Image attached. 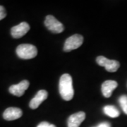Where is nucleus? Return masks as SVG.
Listing matches in <instances>:
<instances>
[{"instance_id": "obj_13", "label": "nucleus", "mask_w": 127, "mask_h": 127, "mask_svg": "<svg viewBox=\"0 0 127 127\" xmlns=\"http://www.w3.org/2000/svg\"><path fill=\"white\" fill-rule=\"evenodd\" d=\"M119 102L124 112L127 114V95H122L119 97Z\"/></svg>"}, {"instance_id": "obj_12", "label": "nucleus", "mask_w": 127, "mask_h": 127, "mask_svg": "<svg viewBox=\"0 0 127 127\" xmlns=\"http://www.w3.org/2000/svg\"><path fill=\"white\" fill-rule=\"evenodd\" d=\"M103 112L106 115L109 116V117H112V118L118 117L120 114V112H119L118 109L113 105L104 106V108H103Z\"/></svg>"}, {"instance_id": "obj_5", "label": "nucleus", "mask_w": 127, "mask_h": 127, "mask_svg": "<svg viewBox=\"0 0 127 127\" xmlns=\"http://www.w3.org/2000/svg\"><path fill=\"white\" fill-rule=\"evenodd\" d=\"M45 26L50 31L54 33H60L64 30L63 24L60 23L58 20H57L52 15H48L46 16Z\"/></svg>"}, {"instance_id": "obj_1", "label": "nucleus", "mask_w": 127, "mask_h": 127, "mask_svg": "<svg viewBox=\"0 0 127 127\" xmlns=\"http://www.w3.org/2000/svg\"><path fill=\"white\" fill-rule=\"evenodd\" d=\"M59 93L62 97L66 101H69L73 98L74 91L73 88V82L71 76L68 74H63L59 80Z\"/></svg>"}, {"instance_id": "obj_6", "label": "nucleus", "mask_w": 127, "mask_h": 127, "mask_svg": "<svg viewBox=\"0 0 127 127\" xmlns=\"http://www.w3.org/2000/svg\"><path fill=\"white\" fill-rule=\"evenodd\" d=\"M29 85H30L29 81H28L27 80L22 81L18 84L12 85L11 86H10L9 89V93L15 96L21 97L25 93V91L28 88Z\"/></svg>"}, {"instance_id": "obj_7", "label": "nucleus", "mask_w": 127, "mask_h": 127, "mask_svg": "<svg viewBox=\"0 0 127 127\" xmlns=\"http://www.w3.org/2000/svg\"><path fill=\"white\" fill-rule=\"evenodd\" d=\"M30 30V26L26 22H22L15 26L11 30V34L14 38H20L25 35Z\"/></svg>"}, {"instance_id": "obj_14", "label": "nucleus", "mask_w": 127, "mask_h": 127, "mask_svg": "<svg viewBox=\"0 0 127 127\" xmlns=\"http://www.w3.org/2000/svg\"><path fill=\"white\" fill-rule=\"evenodd\" d=\"M6 16V12L4 7L2 6H0V21L4 19Z\"/></svg>"}, {"instance_id": "obj_15", "label": "nucleus", "mask_w": 127, "mask_h": 127, "mask_svg": "<svg viewBox=\"0 0 127 127\" xmlns=\"http://www.w3.org/2000/svg\"><path fill=\"white\" fill-rule=\"evenodd\" d=\"M37 127H56V126L54 124H51L47 122H42L40 124H39Z\"/></svg>"}, {"instance_id": "obj_8", "label": "nucleus", "mask_w": 127, "mask_h": 127, "mask_svg": "<svg viewBox=\"0 0 127 127\" xmlns=\"http://www.w3.org/2000/svg\"><path fill=\"white\" fill-rule=\"evenodd\" d=\"M48 93L45 90H40L37 93L36 95L31 100L29 106L32 109H37L40 104L47 98Z\"/></svg>"}, {"instance_id": "obj_4", "label": "nucleus", "mask_w": 127, "mask_h": 127, "mask_svg": "<svg viewBox=\"0 0 127 127\" xmlns=\"http://www.w3.org/2000/svg\"><path fill=\"white\" fill-rule=\"evenodd\" d=\"M96 62L100 66H104L106 71L109 72H115L118 70L120 66V64L118 61L116 60H110L107 59L103 56H99L97 57Z\"/></svg>"}, {"instance_id": "obj_16", "label": "nucleus", "mask_w": 127, "mask_h": 127, "mask_svg": "<svg viewBox=\"0 0 127 127\" xmlns=\"http://www.w3.org/2000/svg\"><path fill=\"white\" fill-rule=\"evenodd\" d=\"M97 127H111V126L108 122H102Z\"/></svg>"}, {"instance_id": "obj_2", "label": "nucleus", "mask_w": 127, "mask_h": 127, "mask_svg": "<svg viewBox=\"0 0 127 127\" xmlns=\"http://www.w3.org/2000/svg\"><path fill=\"white\" fill-rule=\"evenodd\" d=\"M16 54L22 59H31L35 57L37 55L36 47L31 44H21L16 48Z\"/></svg>"}, {"instance_id": "obj_3", "label": "nucleus", "mask_w": 127, "mask_h": 127, "mask_svg": "<svg viewBox=\"0 0 127 127\" xmlns=\"http://www.w3.org/2000/svg\"><path fill=\"white\" fill-rule=\"evenodd\" d=\"M83 42V37L81 35L75 34L68 37L65 41L64 45V50L65 52H71L73 50H76L81 47Z\"/></svg>"}, {"instance_id": "obj_9", "label": "nucleus", "mask_w": 127, "mask_h": 127, "mask_svg": "<svg viewBox=\"0 0 127 127\" xmlns=\"http://www.w3.org/2000/svg\"><path fill=\"white\" fill-rule=\"evenodd\" d=\"M23 114L22 110L17 107H9L5 110L3 117L6 121H13L21 117Z\"/></svg>"}, {"instance_id": "obj_11", "label": "nucleus", "mask_w": 127, "mask_h": 127, "mask_svg": "<svg viewBox=\"0 0 127 127\" xmlns=\"http://www.w3.org/2000/svg\"><path fill=\"white\" fill-rule=\"evenodd\" d=\"M118 84L115 81H106L102 84V93L105 97H110L112 94V91L116 89Z\"/></svg>"}, {"instance_id": "obj_10", "label": "nucleus", "mask_w": 127, "mask_h": 127, "mask_svg": "<svg viewBox=\"0 0 127 127\" xmlns=\"http://www.w3.org/2000/svg\"><path fill=\"white\" fill-rule=\"evenodd\" d=\"M86 119V113L84 112H78L71 115L68 119V127H79Z\"/></svg>"}]
</instances>
